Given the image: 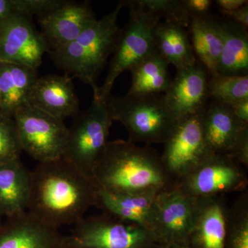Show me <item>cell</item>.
Returning <instances> with one entry per match:
<instances>
[{
  "label": "cell",
  "instance_id": "1",
  "mask_svg": "<svg viewBox=\"0 0 248 248\" xmlns=\"http://www.w3.org/2000/svg\"><path fill=\"white\" fill-rule=\"evenodd\" d=\"M97 187L63 157L39 163L31 171L27 212L59 229L76 224L95 205Z\"/></svg>",
  "mask_w": 248,
  "mask_h": 248
},
{
  "label": "cell",
  "instance_id": "2",
  "mask_svg": "<svg viewBox=\"0 0 248 248\" xmlns=\"http://www.w3.org/2000/svg\"><path fill=\"white\" fill-rule=\"evenodd\" d=\"M93 180L99 188L113 193L160 192L174 187L159 152L122 140L108 141Z\"/></svg>",
  "mask_w": 248,
  "mask_h": 248
},
{
  "label": "cell",
  "instance_id": "3",
  "mask_svg": "<svg viewBox=\"0 0 248 248\" xmlns=\"http://www.w3.org/2000/svg\"><path fill=\"white\" fill-rule=\"evenodd\" d=\"M122 1L100 19H97L73 42L48 52L59 69L72 75L97 93V78L113 52L120 34L118 17L123 8Z\"/></svg>",
  "mask_w": 248,
  "mask_h": 248
},
{
  "label": "cell",
  "instance_id": "4",
  "mask_svg": "<svg viewBox=\"0 0 248 248\" xmlns=\"http://www.w3.org/2000/svg\"><path fill=\"white\" fill-rule=\"evenodd\" d=\"M112 120L123 124L128 141L164 143L177 120L165 104L163 94H128L105 99Z\"/></svg>",
  "mask_w": 248,
  "mask_h": 248
},
{
  "label": "cell",
  "instance_id": "5",
  "mask_svg": "<svg viewBox=\"0 0 248 248\" xmlns=\"http://www.w3.org/2000/svg\"><path fill=\"white\" fill-rule=\"evenodd\" d=\"M112 122L105 100L93 97L90 107L74 117L73 125L68 128L62 157L93 179V171L108 143Z\"/></svg>",
  "mask_w": 248,
  "mask_h": 248
},
{
  "label": "cell",
  "instance_id": "6",
  "mask_svg": "<svg viewBox=\"0 0 248 248\" xmlns=\"http://www.w3.org/2000/svg\"><path fill=\"white\" fill-rule=\"evenodd\" d=\"M71 234L62 236L59 248H157L151 231L107 214L89 217L76 223Z\"/></svg>",
  "mask_w": 248,
  "mask_h": 248
},
{
  "label": "cell",
  "instance_id": "7",
  "mask_svg": "<svg viewBox=\"0 0 248 248\" xmlns=\"http://www.w3.org/2000/svg\"><path fill=\"white\" fill-rule=\"evenodd\" d=\"M22 151L39 163L63 156L68 136L64 120L28 104L13 117Z\"/></svg>",
  "mask_w": 248,
  "mask_h": 248
},
{
  "label": "cell",
  "instance_id": "8",
  "mask_svg": "<svg viewBox=\"0 0 248 248\" xmlns=\"http://www.w3.org/2000/svg\"><path fill=\"white\" fill-rule=\"evenodd\" d=\"M202 111L177 120L163 143L161 161L174 186L213 153L204 138Z\"/></svg>",
  "mask_w": 248,
  "mask_h": 248
},
{
  "label": "cell",
  "instance_id": "9",
  "mask_svg": "<svg viewBox=\"0 0 248 248\" xmlns=\"http://www.w3.org/2000/svg\"><path fill=\"white\" fill-rule=\"evenodd\" d=\"M130 18L120 34L110 62L107 78L93 97L105 100L111 94L116 79L139 62L156 51L154 32L160 22L137 11H129Z\"/></svg>",
  "mask_w": 248,
  "mask_h": 248
},
{
  "label": "cell",
  "instance_id": "10",
  "mask_svg": "<svg viewBox=\"0 0 248 248\" xmlns=\"http://www.w3.org/2000/svg\"><path fill=\"white\" fill-rule=\"evenodd\" d=\"M247 170L228 155L212 153L176 187L196 200L244 192Z\"/></svg>",
  "mask_w": 248,
  "mask_h": 248
},
{
  "label": "cell",
  "instance_id": "11",
  "mask_svg": "<svg viewBox=\"0 0 248 248\" xmlns=\"http://www.w3.org/2000/svg\"><path fill=\"white\" fill-rule=\"evenodd\" d=\"M197 206V200L176 186L158 194L154 234L160 244L188 246Z\"/></svg>",
  "mask_w": 248,
  "mask_h": 248
},
{
  "label": "cell",
  "instance_id": "12",
  "mask_svg": "<svg viewBox=\"0 0 248 248\" xmlns=\"http://www.w3.org/2000/svg\"><path fill=\"white\" fill-rule=\"evenodd\" d=\"M48 45L31 18L14 14L0 22V62L37 69Z\"/></svg>",
  "mask_w": 248,
  "mask_h": 248
},
{
  "label": "cell",
  "instance_id": "13",
  "mask_svg": "<svg viewBox=\"0 0 248 248\" xmlns=\"http://www.w3.org/2000/svg\"><path fill=\"white\" fill-rule=\"evenodd\" d=\"M97 20L89 1L63 0L55 9L37 17L49 52L58 50L76 40Z\"/></svg>",
  "mask_w": 248,
  "mask_h": 248
},
{
  "label": "cell",
  "instance_id": "14",
  "mask_svg": "<svg viewBox=\"0 0 248 248\" xmlns=\"http://www.w3.org/2000/svg\"><path fill=\"white\" fill-rule=\"evenodd\" d=\"M209 76L198 61L177 70L169 89L163 94L166 107L176 120L198 113L208 104Z\"/></svg>",
  "mask_w": 248,
  "mask_h": 248
},
{
  "label": "cell",
  "instance_id": "15",
  "mask_svg": "<svg viewBox=\"0 0 248 248\" xmlns=\"http://www.w3.org/2000/svg\"><path fill=\"white\" fill-rule=\"evenodd\" d=\"M29 104L62 120L74 118L79 112L74 84L66 74L38 77L31 90Z\"/></svg>",
  "mask_w": 248,
  "mask_h": 248
},
{
  "label": "cell",
  "instance_id": "16",
  "mask_svg": "<svg viewBox=\"0 0 248 248\" xmlns=\"http://www.w3.org/2000/svg\"><path fill=\"white\" fill-rule=\"evenodd\" d=\"M159 193H113L97 187L94 206L104 213L143 227L154 234L155 203Z\"/></svg>",
  "mask_w": 248,
  "mask_h": 248
},
{
  "label": "cell",
  "instance_id": "17",
  "mask_svg": "<svg viewBox=\"0 0 248 248\" xmlns=\"http://www.w3.org/2000/svg\"><path fill=\"white\" fill-rule=\"evenodd\" d=\"M229 207L225 196L197 200L190 248H225Z\"/></svg>",
  "mask_w": 248,
  "mask_h": 248
},
{
  "label": "cell",
  "instance_id": "18",
  "mask_svg": "<svg viewBox=\"0 0 248 248\" xmlns=\"http://www.w3.org/2000/svg\"><path fill=\"white\" fill-rule=\"evenodd\" d=\"M62 236L27 211L2 223L0 248H59Z\"/></svg>",
  "mask_w": 248,
  "mask_h": 248
},
{
  "label": "cell",
  "instance_id": "19",
  "mask_svg": "<svg viewBox=\"0 0 248 248\" xmlns=\"http://www.w3.org/2000/svg\"><path fill=\"white\" fill-rule=\"evenodd\" d=\"M204 138L215 154L229 155L243 129L231 107L217 102L208 103L202 111Z\"/></svg>",
  "mask_w": 248,
  "mask_h": 248
},
{
  "label": "cell",
  "instance_id": "20",
  "mask_svg": "<svg viewBox=\"0 0 248 248\" xmlns=\"http://www.w3.org/2000/svg\"><path fill=\"white\" fill-rule=\"evenodd\" d=\"M221 35L223 48L218 75L248 76V34L245 28L228 20L208 16Z\"/></svg>",
  "mask_w": 248,
  "mask_h": 248
},
{
  "label": "cell",
  "instance_id": "21",
  "mask_svg": "<svg viewBox=\"0 0 248 248\" xmlns=\"http://www.w3.org/2000/svg\"><path fill=\"white\" fill-rule=\"evenodd\" d=\"M31 171L20 159L0 164V212L6 218L27 211Z\"/></svg>",
  "mask_w": 248,
  "mask_h": 248
},
{
  "label": "cell",
  "instance_id": "22",
  "mask_svg": "<svg viewBox=\"0 0 248 248\" xmlns=\"http://www.w3.org/2000/svg\"><path fill=\"white\" fill-rule=\"evenodd\" d=\"M37 78V69L0 62V112L13 117L18 109L29 104L31 90Z\"/></svg>",
  "mask_w": 248,
  "mask_h": 248
},
{
  "label": "cell",
  "instance_id": "23",
  "mask_svg": "<svg viewBox=\"0 0 248 248\" xmlns=\"http://www.w3.org/2000/svg\"><path fill=\"white\" fill-rule=\"evenodd\" d=\"M154 38L156 52L177 70L197 63L186 28L174 22H159L155 27Z\"/></svg>",
  "mask_w": 248,
  "mask_h": 248
},
{
  "label": "cell",
  "instance_id": "24",
  "mask_svg": "<svg viewBox=\"0 0 248 248\" xmlns=\"http://www.w3.org/2000/svg\"><path fill=\"white\" fill-rule=\"evenodd\" d=\"M208 16L203 18L191 17L187 31L197 61L206 69L210 77H215L218 76L223 42Z\"/></svg>",
  "mask_w": 248,
  "mask_h": 248
},
{
  "label": "cell",
  "instance_id": "25",
  "mask_svg": "<svg viewBox=\"0 0 248 248\" xmlns=\"http://www.w3.org/2000/svg\"><path fill=\"white\" fill-rule=\"evenodd\" d=\"M169 64L157 52L148 55L128 71L132 84L128 94H163L172 81Z\"/></svg>",
  "mask_w": 248,
  "mask_h": 248
},
{
  "label": "cell",
  "instance_id": "26",
  "mask_svg": "<svg viewBox=\"0 0 248 248\" xmlns=\"http://www.w3.org/2000/svg\"><path fill=\"white\" fill-rule=\"evenodd\" d=\"M123 6L159 21L174 22L187 29L191 17L183 6L182 0H125Z\"/></svg>",
  "mask_w": 248,
  "mask_h": 248
},
{
  "label": "cell",
  "instance_id": "27",
  "mask_svg": "<svg viewBox=\"0 0 248 248\" xmlns=\"http://www.w3.org/2000/svg\"><path fill=\"white\" fill-rule=\"evenodd\" d=\"M208 99L226 105L248 99V76L210 77L208 81Z\"/></svg>",
  "mask_w": 248,
  "mask_h": 248
},
{
  "label": "cell",
  "instance_id": "28",
  "mask_svg": "<svg viewBox=\"0 0 248 248\" xmlns=\"http://www.w3.org/2000/svg\"><path fill=\"white\" fill-rule=\"evenodd\" d=\"M225 248H248V192H241L228 212Z\"/></svg>",
  "mask_w": 248,
  "mask_h": 248
},
{
  "label": "cell",
  "instance_id": "29",
  "mask_svg": "<svg viewBox=\"0 0 248 248\" xmlns=\"http://www.w3.org/2000/svg\"><path fill=\"white\" fill-rule=\"evenodd\" d=\"M22 152L14 118L0 112V164L20 159Z\"/></svg>",
  "mask_w": 248,
  "mask_h": 248
},
{
  "label": "cell",
  "instance_id": "30",
  "mask_svg": "<svg viewBox=\"0 0 248 248\" xmlns=\"http://www.w3.org/2000/svg\"><path fill=\"white\" fill-rule=\"evenodd\" d=\"M63 0H13L14 12L31 17L46 14L60 5Z\"/></svg>",
  "mask_w": 248,
  "mask_h": 248
},
{
  "label": "cell",
  "instance_id": "31",
  "mask_svg": "<svg viewBox=\"0 0 248 248\" xmlns=\"http://www.w3.org/2000/svg\"><path fill=\"white\" fill-rule=\"evenodd\" d=\"M228 155L248 169V126L243 129Z\"/></svg>",
  "mask_w": 248,
  "mask_h": 248
},
{
  "label": "cell",
  "instance_id": "32",
  "mask_svg": "<svg viewBox=\"0 0 248 248\" xmlns=\"http://www.w3.org/2000/svg\"><path fill=\"white\" fill-rule=\"evenodd\" d=\"M183 6L190 17L203 18L210 16L212 0H182Z\"/></svg>",
  "mask_w": 248,
  "mask_h": 248
},
{
  "label": "cell",
  "instance_id": "33",
  "mask_svg": "<svg viewBox=\"0 0 248 248\" xmlns=\"http://www.w3.org/2000/svg\"><path fill=\"white\" fill-rule=\"evenodd\" d=\"M226 19L248 29V4L230 12L221 13Z\"/></svg>",
  "mask_w": 248,
  "mask_h": 248
},
{
  "label": "cell",
  "instance_id": "34",
  "mask_svg": "<svg viewBox=\"0 0 248 248\" xmlns=\"http://www.w3.org/2000/svg\"><path fill=\"white\" fill-rule=\"evenodd\" d=\"M233 113L241 124L248 125V99L231 106Z\"/></svg>",
  "mask_w": 248,
  "mask_h": 248
},
{
  "label": "cell",
  "instance_id": "35",
  "mask_svg": "<svg viewBox=\"0 0 248 248\" xmlns=\"http://www.w3.org/2000/svg\"><path fill=\"white\" fill-rule=\"evenodd\" d=\"M220 12H230L248 4V0H217Z\"/></svg>",
  "mask_w": 248,
  "mask_h": 248
},
{
  "label": "cell",
  "instance_id": "36",
  "mask_svg": "<svg viewBox=\"0 0 248 248\" xmlns=\"http://www.w3.org/2000/svg\"><path fill=\"white\" fill-rule=\"evenodd\" d=\"M14 13L13 0H0V22Z\"/></svg>",
  "mask_w": 248,
  "mask_h": 248
},
{
  "label": "cell",
  "instance_id": "37",
  "mask_svg": "<svg viewBox=\"0 0 248 248\" xmlns=\"http://www.w3.org/2000/svg\"><path fill=\"white\" fill-rule=\"evenodd\" d=\"M157 248H190L188 246H179V245H170V246H159Z\"/></svg>",
  "mask_w": 248,
  "mask_h": 248
},
{
  "label": "cell",
  "instance_id": "38",
  "mask_svg": "<svg viewBox=\"0 0 248 248\" xmlns=\"http://www.w3.org/2000/svg\"><path fill=\"white\" fill-rule=\"evenodd\" d=\"M3 215L0 212V228H1V226H2V223H1V219H2Z\"/></svg>",
  "mask_w": 248,
  "mask_h": 248
},
{
  "label": "cell",
  "instance_id": "39",
  "mask_svg": "<svg viewBox=\"0 0 248 248\" xmlns=\"http://www.w3.org/2000/svg\"><path fill=\"white\" fill-rule=\"evenodd\" d=\"M0 110H1V99H0Z\"/></svg>",
  "mask_w": 248,
  "mask_h": 248
}]
</instances>
